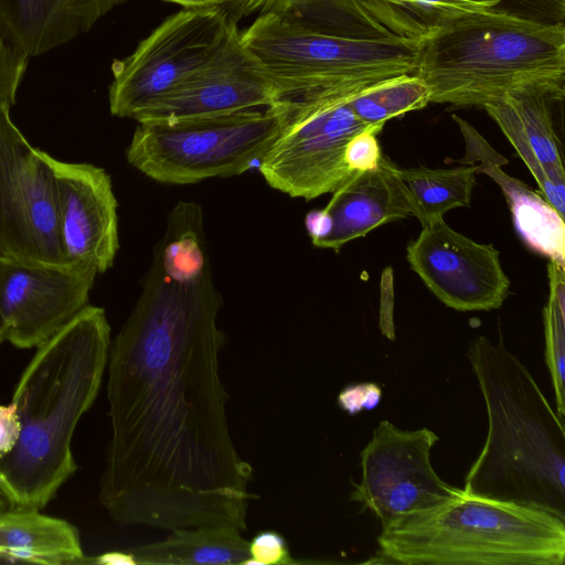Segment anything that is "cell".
Instances as JSON below:
<instances>
[{"mask_svg": "<svg viewBox=\"0 0 565 565\" xmlns=\"http://www.w3.org/2000/svg\"><path fill=\"white\" fill-rule=\"evenodd\" d=\"M203 215H168L142 291L110 342L111 436L98 500L114 521L246 530L252 466L234 447L218 374L225 334Z\"/></svg>", "mask_w": 565, "mask_h": 565, "instance_id": "cell-1", "label": "cell"}, {"mask_svg": "<svg viewBox=\"0 0 565 565\" xmlns=\"http://www.w3.org/2000/svg\"><path fill=\"white\" fill-rule=\"evenodd\" d=\"M110 342L104 308L87 305L36 348L11 402L20 436L0 458V494L11 508H45L76 471L73 436L97 397Z\"/></svg>", "mask_w": 565, "mask_h": 565, "instance_id": "cell-2", "label": "cell"}, {"mask_svg": "<svg viewBox=\"0 0 565 565\" xmlns=\"http://www.w3.org/2000/svg\"><path fill=\"white\" fill-rule=\"evenodd\" d=\"M468 358L488 416L463 491L548 512L565 521V427L526 366L505 347L475 338Z\"/></svg>", "mask_w": 565, "mask_h": 565, "instance_id": "cell-3", "label": "cell"}, {"mask_svg": "<svg viewBox=\"0 0 565 565\" xmlns=\"http://www.w3.org/2000/svg\"><path fill=\"white\" fill-rule=\"evenodd\" d=\"M416 75L436 104L482 107L516 94L563 102L565 24L494 8L465 14L422 39Z\"/></svg>", "mask_w": 565, "mask_h": 565, "instance_id": "cell-4", "label": "cell"}, {"mask_svg": "<svg viewBox=\"0 0 565 565\" xmlns=\"http://www.w3.org/2000/svg\"><path fill=\"white\" fill-rule=\"evenodd\" d=\"M377 544L386 563L563 565L565 521L462 491L438 508L382 527Z\"/></svg>", "mask_w": 565, "mask_h": 565, "instance_id": "cell-5", "label": "cell"}, {"mask_svg": "<svg viewBox=\"0 0 565 565\" xmlns=\"http://www.w3.org/2000/svg\"><path fill=\"white\" fill-rule=\"evenodd\" d=\"M239 40L278 92V98L365 90L416 74L422 40L323 33L277 14L257 15ZM278 100V99H277Z\"/></svg>", "mask_w": 565, "mask_h": 565, "instance_id": "cell-6", "label": "cell"}, {"mask_svg": "<svg viewBox=\"0 0 565 565\" xmlns=\"http://www.w3.org/2000/svg\"><path fill=\"white\" fill-rule=\"evenodd\" d=\"M280 131L274 106L174 121L138 122L126 151L130 166L167 184L246 172Z\"/></svg>", "mask_w": 565, "mask_h": 565, "instance_id": "cell-7", "label": "cell"}, {"mask_svg": "<svg viewBox=\"0 0 565 565\" xmlns=\"http://www.w3.org/2000/svg\"><path fill=\"white\" fill-rule=\"evenodd\" d=\"M363 90H334L280 97L271 105L280 131L258 162L269 186L307 201L332 193L352 172L347 161L351 141L375 129L363 124L349 102Z\"/></svg>", "mask_w": 565, "mask_h": 565, "instance_id": "cell-8", "label": "cell"}, {"mask_svg": "<svg viewBox=\"0 0 565 565\" xmlns=\"http://www.w3.org/2000/svg\"><path fill=\"white\" fill-rule=\"evenodd\" d=\"M222 7L183 8L166 18L126 57L114 60L109 110L132 118L210 61L233 25Z\"/></svg>", "mask_w": 565, "mask_h": 565, "instance_id": "cell-9", "label": "cell"}, {"mask_svg": "<svg viewBox=\"0 0 565 565\" xmlns=\"http://www.w3.org/2000/svg\"><path fill=\"white\" fill-rule=\"evenodd\" d=\"M0 103V257L64 266L54 158L34 148Z\"/></svg>", "mask_w": 565, "mask_h": 565, "instance_id": "cell-10", "label": "cell"}, {"mask_svg": "<svg viewBox=\"0 0 565 565\" xmlns=\"http://www.w3.org/2000/svg\"><path fill=\"white\" fill-rule=\"evenodd\" d=\"M438 436L424 427L404 430L382 420L361 450L362 477L350 500L370 510L385 527L438 508L462 493L445 482L430 462Z\"/></svg>", "mask_w": 565, "mask_h": 565, "instance_id": "cell-11", "label": "cell"}, {"mask_svg": "<svg viewBox=\"0 0 565 565\" xmlns=\"http://www.w3.org/2000/svg\"><path fill=\"white\" fill-rule=\"evenodd\" d=\"M422 227L406 247V259L429 291L458 311L502 307L510 279L492 244L477 243L456 232L444 217Z\"/></svg>", "mask_w": 565, "mask_h": 565, "instance_id": "cell-12", "label": "cell"}, {"mask_svg": "<svg viewBox=\"0 0 565 565\" xmlns=\"http://www.w3.org/2000/svg\"><path fill=\"white\" fill-rule=\"evenodd\" d=\"M96 275L81 265H36L4 259L0 315L4 340L19 349L39 348L87 305Z\"/></svg>", "mask_w": 565, "mask_h": 565, "instance_id": "cell-13", "label": "cell"}, {"mask_svg": "<svg viewBox=\"0 0 565 565\" xmlns=\"http://www.w3.org/2000/svg\"><path fill=\"white\" fill-rule=\"evenodd\" d=\"M278 92L232 31L216 54L171 92L140 110L134 119L174 121L269 107Z\"/></svg>", "mask_w": 565, "mask_h": 565, "instance_id": "cell-14", "label": "cell"}, {"mask_svg": "<svg viewBox=\"0 0 565 565\" xmlns=\"http://www.w3.org/2000/svg\"><path fill=\"white\" fill-rule=\"evenodd\" d=\"M60 239L70 265L97 274L109 269L119 248L117 200L108 173L90 163L54 159Z\"/></svg>", "mask_w": 565, "mask_h": 565, "instance_id": "cell-15", "label": "cell"}, {"mask_svg": "<svg viewBox=\"0 0 565 565\" xmlns=\"http://www.w3.org/2000/svg\"><path fill=\"white\" fill-rule=\"evenodd\" d=\"M398 169L382 154L375 168L352 172L323 209L307 214L305 224L312 244L339 250L379 226L411 216Z\"/></svg>", "mask_w": 565, "mask_h": 565, "instance_id": "cell-16", "label": "cell"}, {"mask_svg": "<svg viewBox=\"0 0 565 565\" xmlns=\"http://www.w3.org/2000/svg\"><path fill=\"white\" fill-rule=\"evenodd\" d=\"M550 98L539 94L508 95L483 105L534 177L539 192L565 214V170L554 130Z\"/></svg>", "mask_w": 565, "mask_h": 565, "instance_id": "cell-17", "label": "cell"}, {"mask_svg": "<svg viewBox=\"0 0 565 565\" xmlns=\"http://www.w3.org/2000/svg\"><path fill=\"white\" fill-rule=\"evenodd\" d=\"M456 124L466 142V154L458 162L463 166L478 163V173L487 174L501 188L514 227L527 247L565 267L564 216L539 191L502 171L501 167L508 160L470 122L459 118Z\"/></svg>", "mask_w": 565, "mask_h": 565, "instance_id": "cell-18", "label": "cell"}, {"mask_svg": "<svg viewBox=\"0 0 565 565\" xmlns=\"http://www.w3.org/2000/svg\"><path fill=\"white\" fill-rule=\"evenodd\" d=\"M129 0H0V39L35 56L88 32Z\"/></svg>", "mask_w": 565, "mask_h": 565, "instance_id": "cell-19", "label": "cell"}, {"mask_svg": "<svg viewBox=\"0 0 565 565\" xmlns=\"http://www.w3.org/2000/svg\"><path fill=\"white\" fill-rule=\"evenodd\" d=\"M39 511L10 508L0 513V559L46 565L83 562L77 529Z\"/></svg>", "mask_w": 565, "mask_h": 565, "instance_id": "cell-20", "label": "cell"}, {"mask_svg": "<svg viewBox=\"0 0 565 565\" xmlns=\"http://www.w3.org/2000/svg\"><path fill=\"white\" fill-rule=\"evenodd\" d=\"M222 8L236 24L249 15L271 13L329 34L397 36L380 23L361 0H230Z\"/></svg>", "mask_w": 565, "mask_h": 565, "instance_id": "cell-21", "label": "cell"}, {"mask_svg": "<svg viewBox=\"0 0 565 565\" xmlns=\"http://www.w3.org/2000/svg\"><path fill=\"white\" fill-rule=\"evenodd\" d=\"M232 525L171 530L162 541L132 550L141 565H236L248 557V543Z\"/></svg>", "mask_w": 565, "mask_h": 565, "instance_id": "cell-22", "label": "cell"}, {"mask_svg": "<svg viewBox=\"0 0 565 565\" xmlns=\"http://www.w3.org/2000/svg\"><path fill=\"white\" fill-rule=\"evenodd\" d=\"M477 173V164L450 169L424 166L398 169L412 215L417 217L422 226L434 218L444 217L452 209L469 207Z\"/></svg>", "mask_w": 565, "mask_h": 565, "instance_id": "cell-23", "label": "cell"}, {"mask_svg": "<svg viewBox=\"0 0 565 565\" xmlns=\"http://www.w3.org/2000/svg\"><path fill=\"white\" fill-rule=\"evenodd\" d=\"M361 2L395 35L422 40L451 20L498 7L500 0H361Z\"/></svg>", "mask_w": 565, "mask_h": 565, "instance_id": "cell-24", "label": "cell"}, {"mask_svg": "<svg viewBox=\"0 0 565 565\" xmlns=\"http://www.w3.org/2000/svg\"><path fill=\"white\" fill-rule=\"evenodd\" d=\"M430 103L428 85L416 74L380 82L354 96L349 105L366 126L383 129L385 122Z\"/></svg>", "mask_w": 565, "mask_h": 565, "instance_id": "cell-25", "label": "cell"}, {"mask_svg": "<svg viewBox=\"0 0 565 565\" xmlns=\"http://www.w3.org/2000/svg\"><path fill=\"white\" fill-rule=\"evenodd\" d=\"M565 267L548 260L550 294L543 310L545 362L556 398V413L565 417Z\"/></svg>", "mask_w": 565, "mask_h": 565, "instance_id": "cell-26", "label": "cell"}, {"mask_svg": "<svg viewBox=\"0 0 565 565\" xmlns=\"http://www.w3.org/2000/svg\"><path fill=\"white\" fill-rule=\"evenodd\" d=\"M295 563L284 536L271 530L262 531L249 541L248 557L243 562L246 565H290Z\"/></svg>", "mask_w": 565, "mask_h": 565, "instance_id": "cell-27", "label": "cell"}, {"mask_svg": "<svg viewBox=\"0 0 565 565\" xmlns=\"http://www.w3.org/2000/svg\"><path fill=\"white\" fill-rule=\"evenodd\" d=\"M494 9L547 24H565V0H500Z\"/></svg>", "mask_w": 565, "mask_h": 565, "instance_id": "cell-28", "label": "cell"}, {"mask_svg": "<svg viewBox=\"0 0 565 565\" xmlns=\"http://www.w3.org/2000/svg\"><path fill=\"white\" fill-rule=\"evenodd\" d=\"M29 56L0 39V103H15Z\"/></svg>", "mask_w": 565, "mask_h": 565, "instance_id": "cell-29", "label": "cell"}, {"mask_svg": "<svg viewBox=\"0 0 565 565\" xmlns=\"http://www.w3.org/2000/svg\"><path fill=\"white\" fill-rule=\"evenodd\" d=\"M379 134V130L369 129L351 141L347 151V161L352 171L367 170L377 166L383 154L376 138Z\"/></svg>", "mask_w": 565, "mask_h": 565, "instance_id": "cell-30", "label": "cell"}, {"mask_svg": "<svg viewBox=\"0 0 565 565\" xmlns=\"http://www.w3.org/2000/svg\"><path fill=\"white\" fill-rule=\"evenodd\" d=\"M382 390L374 383H359L345 386L338 396V404L349 415L372 411L381 403Z\"/></svg>", "mask_w": 565, "mask_h": 565, "instance_id": "cell-31", "label": "cell"}, {"mask_svg": "<svg viewBox=\"0 0 565 565\" xmlns=\"http://www.w3.org/2000/svg\"><path fill=\"white\" fill-rule=\"evenodd\" d=\"M380 329L388 340H395L393 269L386 267L380 280Z\"/></svg>", "mask_w": 565, "mask_h": 565, "instance_id": "cell-32", "label": "cell"}, {"mask_svg": "<svg viewBox=\"0 0 565 565\" xmlns=\"http://www.w3.org/2000/svg\"><path fill=\"white\" fill-rule=\"evenodd\" d=\"M21 425L15 406L0 405V458L9 454L17 445Z\"/></svg>", "mask_w": 565, "mask_h": 565, "instance_id": "cell-33", "label": "cell"}, {"mask_svg": "<svg viewBox=\"0 0 565 565\" xmlns=\"http://www.w3.org/2000/svg\"><path fill=\"white\" fill-rule=\"evenodd\" d=\"M93 562L106 565H138L137 559L132 553L122 552H109L98 556Z\"/></svg>", "mask_w": 565, "mask_h": 565, "instance_id": "cell-34", "label": "cell"}, {"mask_svg": "<svg viewBox=\"0 0 565 565\" xmlns=\"http://www.w3.org/2000/svg\"><path fill=\"white\" fill-rule=\"evenodd\" d=\"M168 2L177 3L182 8H207V7H223L230 0H164Z\"/></svg>", "mask_w": 565, "mask_h": 565, "instance_id": "cell-35", "label": "cell"}, {"mask_svg": "<svg viewBox=\"0 0 565 565\" xmlns=\"http://www.w3.org/2000/svg\"><path fill=\"white\" fill-rule=\"evenodd\" d=\"M3 258L0 257V275H1V267H2ZM4 331H3V323L0 315V345L2 342H4Z\"/></svg>", "mask_w": 565, "mask_h": 565, "instance_id": "cell-36", "label": "cell"}, {"mask_svg": "<svg viewBox=\"0 0 565 565\" xmlns=\"http://www.w3.org/2000/svg\"><path fill=\"white\" fill-rule=\"evenodd\" d=\"M9 502L0 494V513L10 509Z\"/></svg>", "mask_w": 565, "mask_h": 565, "instance_id": "cell-37", "label": "cell"}]
</instances>
